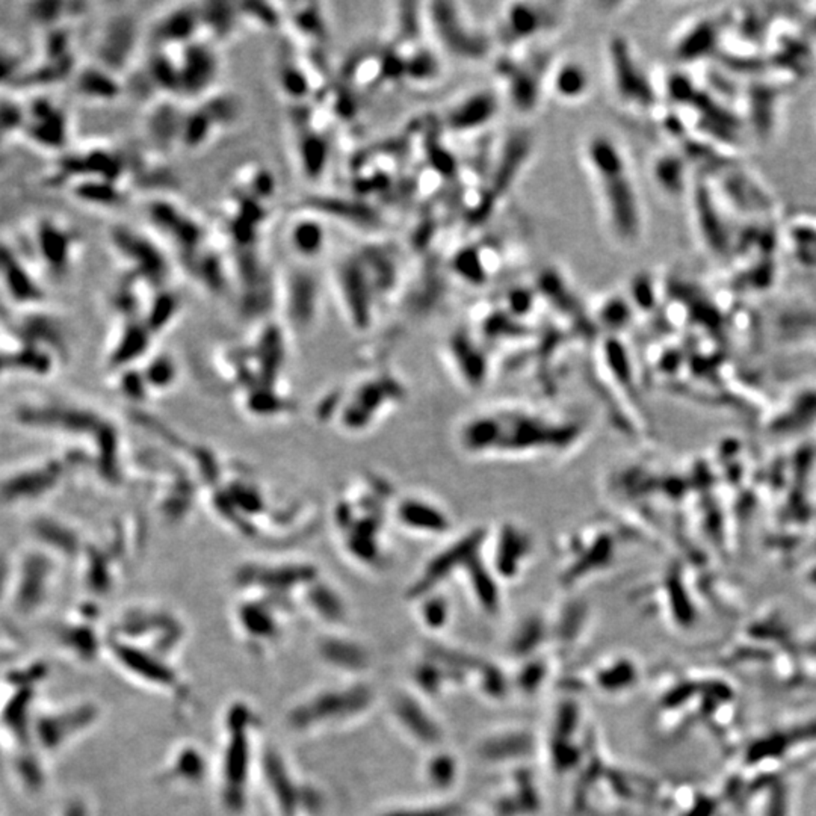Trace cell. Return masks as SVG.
I'll return each mask as SVG.
<instances>
[{
	"instance_id": "obj_1",
	"label": "cell",
	"mask_w": 816,
	"mask_h": 816,
	"mask_svg": "<svg viewBox=\"0 0 816 816\" xmlns=\"http://www.w3.org/2000/svg\"><path fill=\"white\" fill-rule=\"evenodd\" d=\"M570 423L518 407L487 410L463 422L458 443L464 452L478 457L561 454L577 439L579 431Z\"/></svg>"
},
{
	"instance_id": "obj_2",
	"label": "cell",
	"mask_w": 816,
	"mask_h": 816,
	"mask_svg": "<svg viewBox=\"0 0 816 816\" xmlns=\"http://www.w3.org/2000/svg\"><path fill=\"white\" fill-rule=\"evenodd\" d=\"M582 158L612 239L633 246L643 234V210L635 177L623 148L608 135L589 136Z\"/></svg>"
},
{
	"instance_id": "obj_3",
	"label": "cell",
	"mask_w": 816,
	"mask_h": 816,
	"mask_svg": "<svg viewBox=\"0 0 816 816\" xmlns=\"http://www.w3.org/2000/svg\"><path fill=\"white\" fill-rule=\"evenodd\" d=\"M257 724L254 709L244 700L229 705L222 718L218 798L230 815H241L248 806L260 754V745L256 744Z\"/></svg>"
},
{
	"instance_id": "obj_4",
	"label": "cell",
	"mask_w": 816,
	"mask_h": 816,
	"mask_svg": "<svg viewBox=\"0 0 816 816\" xmlns=\"http://www.w3.org/2000/svg\"><path fill=\"white\" fill-rule=\"evenodd\" d=\"M257 774L276 816H316L324 807V795L297 774L276 745L260 747Z\"/></svg>"
},
{
	"instance_id": "obj_5",
	"label": "cell",
	"mask_w": 816,
	"mask_h": 816,
	"mask_svg": "<svg viewBox=\"0 0 816 816\" xmlns=\"http://www.w3.org/2000/svg\"><path fill=\"white\" fill-rule=\"evenodd\" d=\"M369 705L371 691L361 683L325 687L289 707L286 724L300 735L333 730L357 718Z\"/></svg>"
},
{
	"instance_id": "obj_6",
	"label": "cell",
	"mask_w": 816,
	"mask_h": 816,
	"mask_svg": "<svg viewBox=\"0 0 816 816\" xmlns=\"http://www.w3.org/2000/svg\"><path fill=\"white\" fill-rule=\"evenodd\" d=\"M423 11L425 23L442 50L463 61L478 62L490 52V40L463 13L459 4L434 2Z\"/></svg>"
},
{
	"instance_id": "obj_7",
	"label": "cell",
	"mask_w": 816,
	"mask_h": 816,
	"mask_svg": "<svg viewBox=\"0 0 816 816\" xmlns=\"http://www.w3.org/2000/svg\"><path fill=\"white\" fill-rule=\"evenodd\" d=\"M609 87L617 100L636 109L650 108L656 94L647 72L638 61L628 38L611 35L605 47Z\"/></svg>"
},
{
	"instance_id": "obj_8",
	"label": "cell",
	"mask_w": 816,
	"mask_h": 816,
	"mask_svg": "<svg viewBox=\"0 0 816 816\" xmlns=\"http://www.w3.org/2000/svg\"><path fill=\"white\" fill-rule=\"evenodd\" d=\"M114 655L120 667L147 687L180 699L186 694V685L180 671L170 664L168 656L132 643L116 644Z\"/></svg>"
},
{
	"instance_id": "obj_9",
	"label": "cell",
	"mask_w": 816,
	"mask_h": 816,
	"mask_svg": "<svg viewBox=\"0 0 816 816\" xmlns=\"http://www.w3.org/2000/svg\"><path fill=\"white\" fill-rule=\"evenodd\" d=\"M109 242L130 271L151 285H161L170 272L168 260L161 248L144 233L127 226H114Z\"/></svg>"
},
{
	"instance_id": "obj_10",
	"label": "cell",
	"mask_w": 816,
	"mask_h": 816,
	"mask_svg": "<svg viewBox=\"0 0 816 816\" xmlns=\"http://www.w3.org/2000/svg\"><path fill=\"white\" fill-rule=\"evenodd\" d=\"M561 14L550 5L517 2L506 5L501 13L498 33L501 43L514 47L529 44L534 40L550 33L560 26Z\"/></svg>"
},
{
	"instance_id": "obj_11",
	"label": "cell",
	"mask_w": 816,
	"mask_h": 816,
	"mask_svg": "<svg viewBox=\"0 0 816 816\" xmlns=\"http://www.w3.org/2000/svg\"><path fill=\"white\" fill-rule=\"evenodd\" d=\"M336 283L348 316L359 328L371 324L375 286L357 253L345 257L337 265Z\"/></svg>"
},
{
	"instance_id": "obj_12",
	"label": "cell",
	"mask_w": 816,
	"mask_h": 816,
	"mask_svg": "<svg viewBox=\"0 0 816 816\" xmlns=\"http://www.w3.org/2000/svg\"><path fill=\"white\" fill-rule=\"evenodd\" d=\"M77 245V234L52 218L40 219L33 229L32 251L35 260L53 277L61 278L67 274Z\"/></svg>"
},
{
	"instance_id": "obj_13",
	"label": "cell",
	"mask_w": 816,
	"mask_h": 816,
	"mask_svg": "<svg viewBox=\"0 0 816 816\" xmlns=\"http://www.w3.org/2000/svg\"><path fill=\"white\" fill-rule=\"evenodd\" d=\"M139 41V25L132 14L120 13L104 23L96 45V64L116 76L129 67Z\"/></svg>"
},
{
	"instance_id": "obj_14",
	"label": "cell",
	"mask_w": 816,
	"mask_h": 816,
	"mask_svg": "<svg viewBox=\"0 0 816 816\" xmlns=\"http://www.w3.org/2000/svg\"><path fill=\"white\" fill-rule=\"evenodd\" d=\"M21 135L35 147L61 151L68 144V116L50 99H35L26 108Z\"/></svg>"
},
{
	"instance_id": "obj_15",
	"label": "cell",
	"mask_w": 816,
	"mask_h": 816,
	"mask_svg": "<svg viewBox=\"0 0 816 816\" xmlns=\"http://www.w3.org/2000/svg\"><path fill=\"white\" fill-rule=\"evenodd\" d=\"M549 68L550 64L544 67L535 61H526V59H511V61L501 62V80L505 84L508 99L511 100L517 111L523 114L534 111L541 89L546 88Z\"/></svg>"
},
{
	"instance_id": "obj_16",
	"label": "cell",
	"mask_w": 816,
	"mask_h": 816,
	"mask_svg": "<svg viewBox=\"0 0 816 816\" xmlns=\"http://www.w3.org/2000/svg\"><path fill=\"white\" fill-rule=\"evenodd\" d=\"M148 218L165 238H168L185 253L194 256L205 239L201 224L182 207L168 200H155L148 206Z\"/></svg>"
},
{
	"instance_id": "obj_17",
	"label": "cell",
	"mask_w": 816,
	"mask_h": 816,
	"mask_svg": "<svg viewBox=\"0 0 816 816\" xmlns=\"http://www.w3.org/2000/svg\"><path fill=\"white\" fill-rule=\"evenodd\" d=\"M490 544L489 567L502 577L517 576L529 562L534 544L526 531L516 525H504L486 537Z\"/></svg>"
},
{
	"instance_id": "obj_18",
	"label": "cell",
	"mask_w": 816,
	"mask_h": 816,
	"mask_svg": "<svg viewBox=\"0 0 816 816\" xmlns=\"http://www.w3.org/2000/svg\"><path fill=\"white\" fill-rule=\"evenodd\" d=\"M179 61L180 92L198 96L215 84L219 72V58L207 43L192 41L183 47Z\"/></svg>"
},
{
	"instance_id": "obj_19",
	"label": "cell",
	"mask_w": 816,
	"mask_h": 816,
	"mask_svg": "<svg viewBox=\"0 0 816 816\" xmlns=\"http://www.w3.org/2000/svg\"><path fill=\"white\" fill-rule=\"evenodd\" d=\"M499 111L498 94L481 89L454 103L445 114L443 124L457 135L473 134L489 126Z\"/></svg>"
},
{
	"instance_id": "obj_20",
	"label": "cell",
	"mask_w": 816,
	"mask_h": 816,
	"mask_svg": "<svg viewBox=\"0 0 816 816\" xmlns=\"http://www.w3.org/2000/svg\"><path fill=\"white\" fill-rule=\"evenodd\" d=\"M399 522L413 534L440 537L451 529V516L445 508L430 498L410 496L399 505Z\"/></svg>"
},
{
	"instance_id": "obj_21",
	"label": "cell",
	"mask_w": 816,
	"mask_h": 816,
	"mask_svg": "<svg viewBox=\"0 0 816 816\" xmlns=\"http://www.w3.org/2000/svg\"><path fill=\"white\" fill-rule=\"evenodd\" d=\"M546 89L564 103H579L587 99L591 89L588 68L576 59H562L553 62L546 79Z\"/></svg>"
},
{
	"instance_id": "obj_22",
	"label": "cell",
	"mask_w": 816,
	"mask_h": 816,
	"mask_svg": "<svg viewBox=\"0 0 816 816\" xmlns=\"http://www.w3.org/2000/svg\"><path fill=\"white\" fill-rule=\"evenodd\" d=\"M0 283L14 300L35 301L43 297L29 263L8 244H0Z\"/></svg>"
},
{
	"instance_id": "obj_23",
	"label": "cell",
	"mask_w": 816,
	"mask_h": 816,
	"mask_svg": "<svg viewBox=\"0 0 816 816\" xmlns=\"http://www.w3.org/2000/svg\"><path fill=\"white\" fill-rule=\"evenodd\" d=\"M303 210L309 212L319 218L331 217V219H339L342 222L354 224V226H363L371 227L380 221L375 210L369 206H366L357 200L342 198V197H331V195H319V197H307L303 201Z\"/></svg>"
},
{
	"instance_id": "obj_24",
	"label": "cell",
	"mask_w": 816,
	"mask_h": 816,
	"mask_svg": "<svg viewBox=\"0 0 816 816\" xmlns=\"http://www.w3.org/2000/svg\"><path fill=\"white\" fill-rule=\"evenodd\" d=\"M285 278V300L289 312L298 321H310L319 298L317 277L309 269L295 268Z\"/></svg>"
},
{
	"instance_id": "obj_25",
	"label": "cell",
	"mask_w": 816,
	"mask_h": 816,
	"mask_svg": "<svg viewBox=\"0 0 816 816\" xmlns=\"http://www.w3.org/2000/svg\"><path fill=\"white\" fill-rule=\"evenodd\" d=\"M203 28L200 5H182L167 11L156 23L155 38L159 44H189L195 41V35Z\"/></svg>"
},
{
	"instance_id": "obj_26",
	"label": "cell",
	"mask_w": 816,
	"mask_h": 816,
	"mask_svg": "<svg viewBox=\"0 0 816 816\" xmlns=\"http://www.w3.org/2000/svg\"><path fill=\"white\" fill-rule=\"evenodd\" d=\"M207 774L209 762L203 750L186 744L174 751L161 777L165 783L197 786L205 782Z\"/></svg>"
},
{
	"instance_id": "obj_27",
	"label": "cell",
	"mask_w": 816,
	"mask_h": 816,
	"mask_svg": "<svg viewBox=\"0 0 816 816\" xmlns=\"http://www.w3.org/2000/svg\"><path fill=\"white\" fill-rule=\"evenodd\" d=\"M118 76L97 64L80 68L75 75V91L91 102H114L123 94Z\"/></svg>"
},
{
	"instance_id": "obj_28",
	"label": "cell",
	"mask_w": 816,
	"mask_h": 816,
	"mask_svg": "<svg viewBox=\"0 0 816 816\" xmlns=\"http://www.w3.org/2000/svg\"><path fill=\"white\" fill-rule=\"evenodd\" d=\"M288 239L295 254L310 260L324 251L327 244V232L321 218L309 214V212H304L303 217L292 221Z\"/></svg>"
},
{
	"instance_id": "obj_29",
	"label": "cell",
	"mask_w": 816,
	"mask_h": 816,
	"mask_svg": "<svg viewBox=\"0 0 816 816\" xmlns=\"http://www.w3.org/2000/svg\"><path fill=\"white\" fill-rule=\"evenodd\" d=\"M317 655L328 668L339 673H360L368 664L364 650L360 646L333 636L319 643Z\"/></svg>"
},
{
	"instance_id": "obj_30",
	"label": "cell",
	"mask_w": 816,
	"mask_h": 816,
	"mask_svg": "<svg viewBox=\"0 0 816 816\" xmlns=\"http://www.w3.org/2000/svg\"><path fill=\"white\" fill-rule=\"evenodd\" d=\"M185 114L174 109L171 103H161L150 111L147 116L148 135L163 148L173 143H180Z\"/></svg>"
},
{
	"instance_id": "obj_31",
	"label": "cell",
	"mask_w": 816,
	"mask_h": 816,
	"mask_svg": "<svg viewBox=\"0 0 816 816\" xmlns=\"http://www.w3.org/2000/svg\"><path fill=\"white\" fill-rule=\"evenodd\" d=\"M70 192L75 200L99 207H115L123 201V191L118 183L102 179L77 180L70 186Z\"/></svg>"
},
{
	"instance_id": "obj_32",
	"label": "cell",
	"mask_w": 816,
	"mask_h": 816,
	"mask_svg": "<svg viewBox=\"0 0 816 816\" xmlns=\"http://www.w3.org/2000/svg\"><path fill=\"white\" fill-rule=\"evenodd\" d=\"M298 155L303 173L307 177L317 179L319 175L324 174L328 161V144L321 135L315 132L305 135L300 141Z\"/></svg>"
},
{
	"instance_id": "obj_33",
	"label": "cell",
	"mask_w": 816,
	"mask_h": 816,
	"mask_svg": "<svg viewBox=\"0 0 816 816\" xmlns=\"http://www.w3.org/2000/svg\"><path fill=\"white\" fill-rule=\"evenodd\" d=\"M215 129V121L212 120V116L203 108L185 114L180 144H183L185 148L191 150L203 147L214 136Z\"/></svg>"
},
{
	"instance_id": "obj_34",
	"label": "cell",
	"mask_w": 816,
	"mask_h": 816,
	"mask_svg": "<svg viewBox=\"0 0 816 816\" xmlns=\"http://www.w3.org/2000/svg\"><path fill=\"white\" fill-rule=\"evenodd\" d=\"M147 73L156 88L167 92H180V72L177 59L167 53L155 55L150 58Z\"/></svg>"
},
{
	"instance_id": "obj_35",
	"label": "cell",
	"mask_w": 816,
	"mask_h": 816,
	"mask_svg": "<svg viewBox=\"0 0 816 816\" xmlns=\"http://www.w3.org/2000/svg\"><path fill=\"white\" fill-rule=\"evenodd\" d=\"M201 23L203 28L212 31L217 37L226 38L234 29L236 17L239 14V8L230 4H207L200 6Z\"/></svg>"
},
{
	"instance_id": "obj_36",
	"label": "cell",
	"mask_w": 816,
	"mask_h": 816,
	"mask_svg": "<svg viewBox=\"0 0 816 816\" xmlns=\"http://www.w3.org/2000/svg\"><path fill=\"white\" fill-rule=\"evenodd\" d=\"M26 121V108L13 100H0V147H5L8 139L21 135Z\"/></svg>"
},
{
	"instance_id": "obj_37",
	"label": "cell",
	"mask_w": 816,
	"mask_h": 816,
	"mask_svg": "<svg viewBox=\"0 0 816 816\" xmlns=\"http://www.w3.org/2000/svg\"><path fill=\"white\" fill-rule=\"evenodd\" d=\"M68 8L67 4L61 2H38V4H29L26 8L28 18L35 23L37 26L45 28H56L62 26L61 21L68 14L65 13Z\"/></svg>"
},
{
	"instance_id": "obj_38",
	"label": "cell",
	"mask_w": 816,
	"mask_h": 816,
	"mask_svg": "<svg viewBox=\"0 0 816 816\" xmlns=\"http://www.w3.org/2000/svg\"><path fill=\"white\" fill-rule=\"evenodd\" d=\"M25 72V64L18 52L0 41V87L20 84Z\"/></svg>"
},
{
	"instance_id": "obj_39",
	"label": "cell",
	"mask_w": 816,
	"mask_h": 816,
	"mask_svg": "<svg viewBox=\"0 0 816 816\" xmlns=\"http://www.w3.org/2000/svg\"><path fill=\"white\" fill-rule=\"evenodd\" d=\"M238 8H239L241 16L250 17L251 20L259 23V26L274 28L280 20L278 11L268 4H262V5L260 4H244V5H238Z\"/></svg>"
},
{
	"instance_id": "obj_40",
	"label": "cell",
	"mask_w": 816,
	"mask_h": 816,
	"mask_svg": "<svg viewBox=\"0 0 816 816\" xmlns=\"http://www.w3.org/2000/svg\"><path fill=\"white\" fill-rule=\"evenodd\" d=\"M599 316L603 322L611 327L624 324L626 319H628V304H626L621 298L611 297L606 301L602 303L599 309Z\"/></svg>"
},
{
	"instance_id": "obj_41",
	"label": "cell",
	"mask_w": 816,
	"mask_h": 816,
	"mask_svg": "<svg viewBox=\"0 0 816 816\" xmlns=\"http://www.w3.org/2000/svg\"><path fill=\"white\" fill-rule=\"evenodd\" d=\"M5 163H6V155L4 151V147H0V168H4Z\"/></svg>"
},
{
	"instance_id": "obj_42",
	"label": "cell",
	"mask_w": 816,
	"mask_h": 816,
	"mask_svg": "<svg viewBox=\"0 0 816 816\" xmlns=\"http://www.w3.org/2000/svg\"><path fill=\"white\" fill-rule=\"evenodd\" d=\"M257 816H276V815L272 813V812H271V810L266 807V809H263V810H262V813H259Z\"/></svg>"
}]
</instances>
